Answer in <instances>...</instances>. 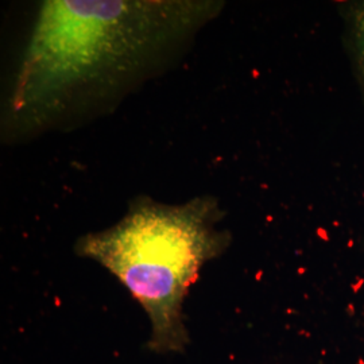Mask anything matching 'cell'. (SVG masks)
<instances>
[{
    "instance_id": "3",
    "label": "cell",
    "mask_w": 364,
    "mask_h": 364,
    "mask_svg": "<svg viewBox=\"0 0 364 364\" xmlns=\"http://www.w3.org/2000/svg\"><path fill=\"white\" fill-rule=\"evenodd\" d=\"M356 43H358V54H359V64L362 69L364 78V7L363 11L358 18V30H356Z\"/></svg>"
},
{
    "instance_id": "1",
    "label": "cell",
    "mask_w": 364,
    "mask_h": 364,
    "mask_svg": "<svg viewBox=\"0 0 364 364\" xmlns=\"http://www.w3.org/2000/svg\"><path fill=\"white\" fill-rule=\"evenodd\" d=\"M223 9L213 0H48L7 105L28 138L114 108L181 54Z\"/></svg>"
},
{
    "instance_id": "2",
    "label": "cell",
    "mask_w": 364,
    "mask_h": 364,
    "mask_svg": "<svg viewBox=\"0 0 364 364\" xmlns=\"http://www.w3.org/2000/svg\"><path fill=\"white\" fill-rule=\"evenodd\" d=\"M223 216L210 196L177 205L141 196L115 225L78 239L76 254L115 275L147 313L151 323L147 350H186L189 335L182 305L203 266L230 246L231 235L219 227Z\"/></svg>"
}]
</instances>
